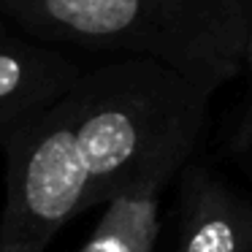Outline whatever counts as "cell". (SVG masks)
Wrapping results in <instances>:
<instances>
[{"label": "cell", "mask_w": 252, "mask_h": 252, "mask_svg": "<svg viewBox=\"0 0 252 252\" xmlns=\"http://www.w3.org/2000/svg\"><path fill=\"white\" fill-rule=\"evenodd\" d=\"M250 127H252V117H250Z\"/></svg>", "instance_id": "8"}, {"label": "cell", "mask_w": 252, "mask_h": 252, "mask_svg": "<svg viewBox=\"0 0 252 252\" xmlns=\"http://www.w3.org/2000/svg\"><path fill=\"white\" fill-rule=\"evenodd\" d=\"M214 93L138 57L82 71L71 90L73 138L87 171L82 212L136 187L165 190L190 163Z\"/></svg>", "instance_id": "1"}, {"label": "cell", "mask_w": 252, "mask_h": 252, "mask_svg": "<svg viewBox=\"0 0 252 252\" xmlns=\"http://www.w3.org/2000/svg\"><path fill=\"white\" fill-rule=\"evenodd\" d=\"M82 68L0 19V147L17 127L60 103Z\"/></svg>", "instance_id": "4"}, {"label": "cell", "mask_w": 252, "mask_h": 252, "mask_svg": "<svg viewBox=\"0 0 252 252\" xmlns=\"http://www.w3.org/2000/svg\"><path fill=\"white\" fill-rule=\"evenodd\" d=\"M0 19L41 44L125 52L220 90L241 73L252 0H0Z\"/></svg>", "instance_id": "2"}, {"label": "cell", "mask_w": 252, "mask_h": 252, "mask_svg": "<svg viewBox=\"0 0 252 252\" xmlns=\"http://www.w3.org/2000/svg\"><path fill=\"white\" fill-rule=\"evenodd\" d=\"M158 187H136L111 195L82 252H155L160 236Z\"/></svg>", "instance_id": "6"}, {"label": "cell", "mask_w": 252, "mask_h": 252, "mask_svg": "<svg viewBox=\"0 0 252 252\" xmlns=\"http://www.w3.org/2000/svg\"><path fill=\"white\" fill-rule=\"evenodd\" d=\"M241 68H247V73H250V79H252V33H250L247 46H244V60H241Z\"/></svg>", "instance_id": "7"}, {"label": "cell", "mask_w": 252, "mask_h": 252, "mask_svg": "<svg viewBox=\"0 0 252 252\" xmlns=\"http://www.w3.org/2000/svg\"><path fill=\"white\" fill-rule=\"evenodd\" d=\"M6 203L0 252H46L60 228L82 212L84 171L73 138L71 93L3 141Z\"/></svg>", "instance_id": "3"}, {"label": "cell", "mask_w": 252, "mask_h": 252, "mask_svg": "<svg viewBox=\"0 0 252 252\" xmlns=\"http://www.w3.org/2000/svg\"><path fill=\"white\" fill-rule=\"evenodd\" d=\"M176 252H252V203L206 165L179 171Z\"/></svg>", "instance_id": "5"}]
</instances>
